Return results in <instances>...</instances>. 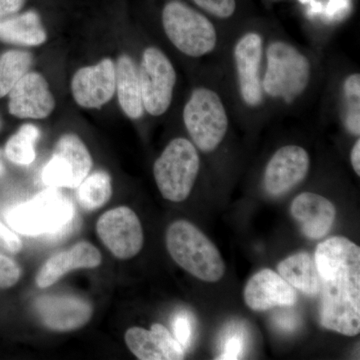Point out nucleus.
<instances>
[{
	"instance_id": "nucleus-2",
	"label": "nucleus",
	"mask_w": 360,
	"mask_h": 360,
	"mask_svg": "<svg viewBox=\"0 0 360 360\" xmlns=\"http://www.w3.org/2000/svg\"><path fill=\"white\" fill-rule=\"evenodd\" d=\"M311 80V63L295 45L274 40L265 49L262 78L264 96L291 103L307 91Z\"/></svg>"
},
{
	"instance_id": "nucleus-31",
	"label": "nucleus",
	"mask_w": 360,
	"mask_h": 360,
	"mask_svg": "<svg viewBox=\"0 0 360 360\" xmlns=\"http://www.w3.org/2000/svg\"><path fill=\"white\" fill-rule=\"evenodd\" d=\"M21 248H22V243L18 234L0 222V250L7 252L18 253Z\"/></svg>"
},
{
	"instance_id": "nucleus-6",
	"label": "nucleus",
	"mask_w": 360,
	"mask_h": 360,
	"mask_svg": "<svg viewBox=\"0 0 360 360\" xmlns=\"http://www.w3.org/2000/svg\"><path fill=\"white\" fill-rule=\"evenodd\" d=\"M182 117L193 143L202 153L214 151L229 131V112L224 101L214 89L207 86L193 90Z\"/></svg>"
},
{
	"instance_id": "nucleus-12",
	"label": "nucleus",
	"mask_w": 360,
	"mask_h": 360,
	"mask_svg": "<svg viewBox=\"0 0 360 360\" xmlns=\"http://www.w3.org/2000/svg\"><path fill=\"white\" fill-rule=\"evenodd\" d=\"M309 153L300 146H285L276 150L265 167V191L274 196L283 195L302 184L309 174Z\"/></svg>"
},
{
	"instance_id": "nucleus-35",
	"label": "nucleus",
	"mask_w": 360,
	"mask_h": 360,
	"mask_svg": "<svg viewBox=\"0 0 360 360\" xmlns=\"http://www.w3.org/2000/svg\"><path fill=\"white\" fill-rule=\"evenodd\" d=\"M4 172H6V167H4V161L1 158V151H0V179L4 176Z\"/></svg>"
},
{
	"instance_id": "nucleus-22",
	"label": "nucleus",
	"mask_w": 360,
	"mask_h": 360,
	"mask_svg": "<svg viewBox=\"0 0 360 360\" xmlns=\"http://www.w3.org/2000/svg\"><path fill=\"white\" fill-rule=\"evenodd\" d=\"M277 271L284 281L303 295L314 296L321 291V277L314 257L302 251L286 257L277 265Z\"/></svg>"
},
{
	"instance_id": "nucleus-26",
	"label": "nucleus",
	"mask_w": 360,
	"mask_h": 360,
	"mask_svg": "<svg viewBox=\"0 0 360 360\" xmlns=\"http://www.w3.org/2000/svg\"><path fill=\"white\" fill-rule=\"evenodd\" d=\"M345 98L343 123L347 131L354 136L360 134V75L352 73L345 78L342 84Z\"/></svg>"
},
{
	"instance_id": "nucleus-18",
	"label": "nucleus",
	"mask_w": 360,
	"mask_h": 360,
	"mask_svg": "<svg viewBox=\"0 0 360 360\" xmlns=\"http://www.w3.org/2000/svg\"><path fill=\"white\" fill-rule=\"evenodd\" d=\"M293 219L300 225L302 233L310 239L328 236L335 224L336 210L328 198L314 193L296 196L290 206Z\"/></svg>"
},
{
	"instance_id": "nucleus-33",
	"label": "nucleus",
	"mask_w": 360,
	"mask_h": 360,
	"mask_svg": "<svg viewBox=\"0 0 360 360\" xmlns=\"http://www.w3.org/2000/svg\"><path fill=\"white\" fill-rule=\"evenodd\" d=\"M350 161L357 176H360V139H357L350 151Z\"/></svg>"
},
{
	"instance_id": "nucleus-4",
	"label": "nucleus",
	"mask_w": 360,
	"mask_h": 360,
	"mask_svg": "<svg viewBox=\"0 0 360 360\" xmlns=\"http://www.w3.org/2000/svg\"><path fill=\"white\" fill-rule=\"evenodd\" d=\"M167 248L175 262L191 276L217 283L226 266L219 250L205 233L186 220H177L167 229Z\"/></svg>"
},
{
	"instance_id": "nucleus-34",
	"label": "nucleus",
	"mask_w": 360,
	"mask_h": 360,
	"mask_svg": "<svg viewBox=\"0 0 360 360\" xmlns=\"http://www.w3.org/2000/svg\"><path fill=\"white\" fill-rule=\"evenodd\" d=\"M296 323H297L296 319L293 316L291 317L290 314L279 315L278 319H277V326L285 330H292L297 326Z\"/></svg>"
},
{
	"instance_id": "nucleus-14",
	"label": "nucleus",
	"mask_w": 360,
	"mask_h": 360,
	"mask_svg": "<svg viewBox=\"0 0 360 360\" xmlns=\"http://www.w3.org/2000/svg\"><path fill=\"white\" fill-rule=\"evenodd\" d=\"M8 96L9 113L18 118L44 120L56 108V99L41 73L28 71Z\"/></svg>"
},
{
	"instance_id": "nucleus-36",
	"label": "nucleus",
	"mask_w": 360,
	"mask_h": 360,
	"mask_svg": "<svg viewBox=\"0 0 360 360\" xmlns=\"http://www.w3.org/2000/svg\"><path fill=\"white\" fill-rule=\"evenodd\" d=\"M1 127H2V122H1V118H0V129H1Z\"/></svg>"
},
{
	"instance_id": "nucleus-30",
	"label": "nucleus",
	"mask_w": 360,
	"mask_h": 360,
	"mask_svg": "<svg viewBox=\"0 0 360 360\" xmlns=\"http://www.w3.org/2000/svg\"><path fill=\"white\" fill-rule=\"evenodd\" d=\"M245 352V340L243 335L233 333L224 341L221 354L217 359H239Z\"/></svg>"
},
{
	"instance_id": "nucleus-17",
	"label": "nucleus",
	"mask_w": 360,
	"mask_h": 360,
	"mask_svg": "<svg viewBox=\"0 0 360 360\" xmlns=\"http://www.w3.org/2000/svg\"><path fill=\"white\" fill-rule=\"evenodd\" d=\"M124 340L130 352L141 360H180L186 355L179 341L160 323L153 324L150 330L129 328Z\"/></svg>"
},
{
	"instance_id": "nucleus-16",
	"label": "nucleus",
	"mask_w": 360,
	"mask_h": 360,
	"mask_svg": "<svg viewBox=\"0 0 360 360\" xmlns=\"http://www.w3.org/2000/svg\"><path fill=\"white\" fill-rule=\"evenodd\" d=\"M243 297L246 305L255 311L290 307L297 302L295 288L269 269H262L250 277L243 290Z\"/></svg>"
},
{
	"instance_id": "nucleus-15",
	"label": "nucleus",
	"mask_w": 360,
	"mask_h": 360,
	"mask_svg": "<svg viewBox=\"0 0 360 360\" xmlns=\"http://www.w3.org/2000/svg\"><path fill=\"white\" fill-rule=\"evenodd\" d=\"M35 309L42 323L54 331L82 328L91 319V304L77 295H44L37 298Z\"/></svg>"
},
{
	"instance_id": "nucleus-24",
	"label": "nucleus",
	"mask_w": 360,
	"mask_h": 360,
	"mask_svg": "<svg viewBox=\"0 0 360 360\" xmlns=\"http://www.w3.org/2000/svg\"><path fill=\"white\" fill-rule=\"evenodd\" d=\"M32 63V54L27 51H9L0 56V98L8 96Z\"/></svg>"
},
{
	"instance_id": "nucleus-21",
	"label": "nucleus",
	"mask_w": 360,
	"mask_h": 360,
	"mask_svg": "<svg viewBox=\"0 0 360 360\" xmlns=\"http://www.w3.org/2000/svg\"><path fill=\"white\" fill-rule=\"evenodd\" d=\"M47 39L40 16L37 11L0 18V40L21 46H39Z\"/></svg>"
},
{
	"instance_id": "nucleus-11",
	"label": "nucleus",
	"mask_w": 360,
	"mask_h": 360,
	"mask_svg": "<svg viewBox=\"0 0 360 360\" xmlns=\"http://www.w3.org/2000/svg\"><path fill=\"white\" fill-rule=\"evenodd\" d=\"M96 231L103 245L120 259L134 257L143 246L141 220L127 206H120L101 215Z\"/></svg>"
},
{
	"instance_id": "nucleus-5",
	"label": "nucleus",
	"mask_w": 360,
	"mask_h": 360,
	"mask_svg": "<svg viewBox=\"0 0 360 360\" xmlns=\"http://www.w3.org/2000/svg\"><path fill=\"white\" fill-rule=\"evenodd\" d=\"M163 30L177 51L188 58H205L215 51L219 33L208 16L180 0H170L161 13Z\"/></svg>"
},
{
	"instance_id": "nucleus-28",
	"label": "nucleus",
	"mask_w": 360,
	"mask_h": 360,
	"mask_svg": "<svg viewBox=\"0 0 360 360\" xmlns=\"http://www.w3.org/2000/svg\"><path fill=\"white\" fill-rule=\"evenodd\" d=\"M21 269L11 257L0 253V290L13 288L20 281Z\"/></svg>"
},
{
	"instance_id": "nucleus-7",
	"label": "nucleus",
	"mask_w": 360,
	"mask_h": 360,
	"mask_svg": "<svg viewBox=\"0 0 360 360\" xmlns=\"http://www.w3.org/2000/svg\"><path fill=\"white\" fill-rule=\"evenodd\" d=\"M200 158L193 141L172 139L153 165V175L161 195L172 202L188 198L200 172Z\"/></svg>"
},
{
	"instance_id": "nucleus-25",
	"label": "nucleus",
	"mask_w": 360,
	"mask_h": 360,
	"mask_svg": "<svg viewBox=\"0 0 360 360\" xmlns=\"http://www.w3.org/2000/svg\"><path fill=\"white\" fill-rule=\"evenodd\" d=\"M40 131L39 127L32 123L23 124L16 134L7 141L4 153L8 160L14 165H32L35 160V143L39 141Z\"/></svg>"
},
{
	"instance_id": "nucleus-13",
	"label": "nucleus",
	"mask_w": 360,
	"mask_h": 360,
	"mask_svg": "<svg viewBox=\"0 0 360 360\" xmlns=\"http://www.w3.org/2000/svg\"><path fill=\"white\" fill-rule=\"evenodd\" d=\"M115 65L103 58L97 65L80 68L71 80V92L78 105L89 110L101 108L115 94Z\"/></svg>"
},
{
	"instance_id": "nucleus-19",
	"label": "nucleus",
	"mask_w": 360,
	"mask_h": 360,
	"mask_svg": "<svg viewBox=\"0 0 360 360\" xmlns=\"http://www.w3.org/2000/svg\"><path fill=\"white\" fill-rule=\"evenodd\" d=\"M101 252L91 243L82 241L70 250L52 255L37 272V286L47 288L53 285L61 277L75 269H94L101 264Z\"/></svg>"
},
{
	"instance_id": "nucleus-32",
	"label": "nucleus",
	"mask_w": 360,
	"mask_h": 360,
	"mask_svg": "<svg viewBox=\"0 0 360 360\" xmlns=\"http://www.w3.org/2000/svg\"><path fill=\"white\" fill-rule=\"evenodd\" d=\"M25 4V0H0V18L18 13Z\"/></svg>"
},
{
	"instance_id": "nucleus-3",
	"label": "nucleus",
	"mask_w": 360,
	"mask_h": 360,
	"mask_svg": "<svg viewBox=\"0 0 360 360\" xmlns=\"http://www.w3.org/2000/svg\"><path fill=\"white\" fill-rule=\"evenodd\" d=\"M11 229L25 236H63L71 231L75 208L56 187H49L27 202L14 206L6 214Z\"/></svg>"
},
{
	"instance_id": "nucleus-29",
	"label": "nucleus",
	"mask_w": 360,
	"mask_h": 360,
	"mask_svg": "<svg viewBox=\"0 0 360 360\" xmlns=\"http://www.w3.org/2000/svg\"><path fill=\"white\" fill-rule=\"evenodd\" d=\"M174 338L179 341L180 345L186 350L189 347L193 335V326L191 319L186 314H179L174 319L172 323Z\"/></svg>"
},
{
	"instance_id": "nucleus-9",
	"label": "nucleus",
	"mask_w": 360,
	"mask_h": 360,
	"mask_svg": "<svg viewBox=\"0 0 360 360\" xmlns=\"http://www.w3.org/2000/svg\"><path fill=\"white\" fill-rule=\"evenodd\" d=\"M89 149L77 134L63 135L54 146L51 160L42 172V180L49 187L77 188L91 170Z\"/></svg>"
},
{
	"instance_id": "nucleus-10",
	"label": "nucleus",
	"mask_w": 360,
	"mask_h": 360,
	"mask_svg": "<svg viewBox=\"0 0 360 360\" xmlns=\"http://www.w3.org/2000/svg\"><path fill=\"white\" fill-rule=\"evenodd\" d=\"M264 51V39L257 32H248L241 35L233 47L239 96L248 108L253 110L259 108L264 101L262 85Z\"/></svg>"
},
{
	"instance_id": "nucleus-1",
	"label": "nucleus",
	"mask_w": 360,
	"mask_h": 360,
	"mask_svg": "<svg viewBox=\"0 0 360 360\" xmlns=\"http://www.w3.org/2000/svg\"><path fill=\"white\" fill-rule=\"evenodd\" d=\"M315 264L321 277V323L340 335L360 331V248L335 236L317 245Z\"/></svg>"
},
{
	"instance_id": "nucleus-20",
	"label": "nucleus",
	"mask_w": 360,
	"mask_h": 360,
	"mask_svg": "<svg viewBox=\"0 0 360 360\" xmlns=\"http://www.w3.org/2000/svg\"><path fill=\"white\" fill-rule=\"evenodd\" d=\"M115 92L120 108L131 120H139L144 115L139 68L131 56L123 53L115 65Z\"/></svg>"
},
{
	"instance_id": "nucleus-27",
	"label": "nucleus",
	"mask_w": 360,
	"mask_h": 360,
	"mask_svg": "<svg viewBox=\"0 0 360 360\" xmlns=\"http://www.w3.org/2000/svg\"><path fill=\"white\" fill-rule=\"evenodd\" d=\"M195 6L206 15L213 16L219 20H229L236 13V0H191Z\"/></svg>"
},
{
	"instance_id": "nucleus-8",
	"label": "nucleus",
	"mask_w": 360,
	"mask_h": 360,
	"mask_svg": "<svg viewBox=\"0 0 360 360\" xmlns=\"http://www.w3.org/2000/svg\"><path fill=\"white\" fill-rule=\"evenodd\" d=\"M144 111L153 116L165 115L170 108L176 84V71L161 49L149 46L142 52L139 66Z\"/></svg>"
},
{
	"instance_id": "nucleus-23",
	"label": "nucleus",
	"mask_w": 360,
	"mask_h": 360,
	"mask_svg": "<svg viewBox=\"0 0 360 360\" xmlns=\"http://www.w3.org/2000/svg\"><path fill=\"white\" fill-rule=\"evenodd\" d=\"M112 195V184L108 172L99 170L87 175L78 186L77 200L84 210L94 212L105 205Z\"/></svg>"
}]
</instances>
